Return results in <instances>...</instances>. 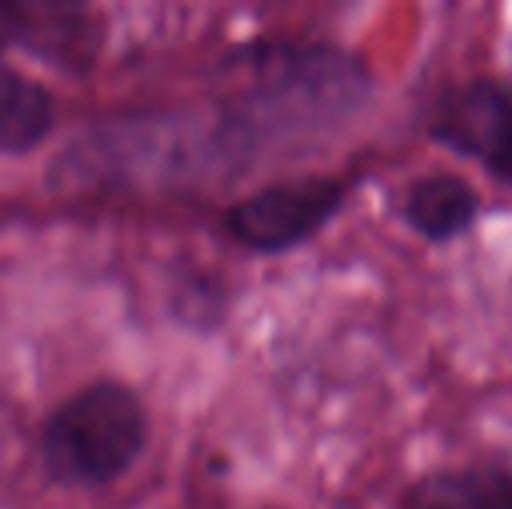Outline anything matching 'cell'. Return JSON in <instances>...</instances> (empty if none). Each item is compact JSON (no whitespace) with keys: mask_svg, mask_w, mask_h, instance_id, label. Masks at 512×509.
Here are the masks:
<instances>
[{"mask_svg":"<svg viewBox=\"0 0 512 509\" xmlns=\"http://www.w3.org/2000/svg\"><path fill=\"white\" fill-rule=\"evenodd\" d=\"M147 433L140 394L119 381H95L46 419L42 464L60 485H105L143 454Z\"/></svg>","mask_w":512,"mask_h":509,"instance_id":"obj_1","label":"cell"},{"mask_svg":"<svg viewBox=\"0 0 512 509\" xmlns=\"http://www.w3.org/2000/svg\"><path fill=\"white\" fill-rule=\"evenodd\" d=\"M349 199V178L304 175L265 185L227 210V231L251 252H290L314 238Z\"/></svg>","mask_w":512,"mask_h":509,"instance_id":"obj_2","label":"cell"},{"mask_svg":"<svg viewBox=\"0 0 512 509\" xmlns=\"http://www.w3.org/2000/svg\"><path fill=\"white\" fill-rule=\"evenodd\" d=\"M429 129L436 143L474 157L512 185V84L481 77L450 88L439 98Z\"/></svg>","mask_w":512,"mask_h":509,"instance_id":"obj_3","label":"cell"},{"mask_svg":"<svg viewBox=\"0 0 512 509\" xmlns=\"http://www.w3.org/2000/svg\"><path fill=\"white\" fill-rule=\"evenodd\" d=\"M7 18V35L21 46L35 49L42 60H53L67 67L70 74H81L91 67L98 53V25L81 7L60 4H0Z\"/></svg>","mask_w":512,"mask_h":509,"instance_id":"obj_4","label":"cell"},{"mask_svg":"<svg viewBox=\"0 0 512 509\" xmlns=\"http://www.w3.org/2000/svg\"><path fill=\"white\" fill-rule=\"evenodd\" d=\"M398 509H512V468L478 461L432 471L401 496Z\"/></svg>","mask_w":512,"mask_h":509,"instance_id":"obj_5","label":"cell"},{"mask_svg":"<svg viewBox=\"0 0 512 509\" xmlns=\"http://www.w3.org/2000/svg\"><path fill=\"white\" fill-rule=\"evenodd\" d=\"M56 102L46 84L21 74L0 49V157L28 154L49 136Z\"/></svg>","mask_w":512,"mask_h":509,"instance_id":"obj_6","label":"cell"},{"mask_svg":"<svg viewBox=\"0 0 512 509\" xmlns=\"http://www.w3.org/2000/svg\"><path fill=\"white\" fill-rule=\"evenodd\" d=\"M401 213L425 241H453L478 220V196L457 175H425L405 192Z\"/></svg>","mask_w":512,"mask_h":509,"instance_id":"obj_7","label":"cell"}]
</instances>
